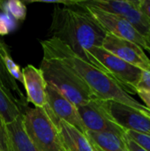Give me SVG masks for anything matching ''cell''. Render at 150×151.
<instances>
[{"label":"cell","instance_id":"cell-1","mask_svg":"<svg viewBox=\"0 0 150 151\" xmlns=\"http://www.w3.org/2000/svg\"><path fill=\"white\" fill-rule=\"evenodd\" d=\"M50 33V37L59 40L76 56L109 74L90 53L94 47H102L108 33L84 8L77 4L65 7L55 5Z\"/></svg>","mask_w":150,"mask_h":151},{"label":"cell","instance_id":"cell-2","mask_svg":"<svg viewBox=\"0 0 150 151\" xmlns=\"http://www.w3.org/2000/svg\"><path fill=\"white\" fill-rule=\"evenodd\" d=\"M44 58H57L73 68L86 81L95 96L103 101H114L150 115L145 105L135 100L111 76L76 56L66 45L50 37L41 42Z\"/></svg>","mask_w":150,"mask_h":151},{"label":"cell","instance_id":"cell-3","mask_svg":"<svg viewBox=\"0 0 150 151\" xmlns=\"http://www.w3.org/2000/svg\"><path fill=\"white\" fill-rule=\"evenodd\" d=\"M39 69L46 83L54 87L76 107L96 98L81 76L63 61L43 57Z\"/></svg>","mask_w":150,"mask_h":151},{"label":"cell","instance_id":"cell-4","mask_svg":"<svg viewBox=\"0 0 150 151\" xmlns=\"http://www.w3.org/2000/svg\"><path fill=\"white\" fill-rule=\"evenodd\" d=\"M23 127L39 151H64L57 126L43 108L27 109L22 113Z\"/></svg>","mask_w":150,"mask_h":151},{"label":"cell","instance_id":"cell-5","mask_svg":"<svg viewBox=\"0 0 150 151\" xmlns=\"http://www.w3.org/2000/svg\"><path fill=\"white\" fill-rule=\"evenodd\" d=\"M75 4L84 8L108 34L134 42L143 50H146L150 52V45L149 42L135 29V27L132 24H130L124 18L117 14L107 12L98 8L84 4L80 0L76 1Z\"/></svg>","mask_w":150,"mask_h":151},{"label":"cell","instance_id":"cell-6","mask_svg":"<svg viewBox=\"0 0 150 151\" xmlns=\"http://www.w3.org/2000/svg\"><path fill=\"white\" fill-rule=\"evenodd\" d=\"M81 2L84 4L124 18L132 24L149 43L150 21L141 10V0H84Z\"/></svg>","mask_w":150,"mask_h":151},{"label":"cell","instance_id":"cell-7","mask_svg":"<svg viewBox=\"0 0 150 151\" xmlns=\"http://www.w3.org/2000/svg\"><path fill=\"white\" fill-rule=\"evenodd\" d=\"M90 53L128 94H136V86L142 73L141 69L120 59L103 47H94Z\"/></svg>","mask_w":150,"mask_h":151},{"label":"cell","instance_id":"cell-8","mask_svg":"<svg viewBox=\"0 0 150 151\" xmlns=\"http://www.w3.org/2000/svg\"><path fill=\"white\" fill-rule=\"evenodd\" d=\"M79 115L87 131L111 132L125 135L126 130L119 127L109 114L104 101L95 98L77 107Z\"/></svg>","mask_w":150,"mask_h":151},{"label":"cell","instance_id":"cell-9","mask_svg":"<svg viewBox=\"0 0 150 151\" xmlns=\"http://www.w3.org/2000/svg\"><path fill=\"white\" fill-rule=\"evenodd\" d=\"M46 94L47 106L44 109L50 118L63 120L85 134L87 129L81 121L77 107L50 84L46 86Z\"/></svg>","mask_w":150,"mask_h":151},{"label":"cell","instance_id":"cell-10","mask_svg":"<svg viewBox=\"0 0 150 151\" xmlns=\"http://www.w3.org/2000/svg\"><path fill=\"white\" fill-rule=\"evenodd\" d=\"M113 120L126 131H134L150 135V115L114 101H104Z\"/></svg>","mask_w":150,"mask_h":151},{"label":"cell","instance_id":"cell-11","mask_svg":"<svg viewBox=\"0 0 150 151\" xmlns=\"http://www.w3.org/2000/svg\"><path fill=\"white\" fill-rule=\"evenodd\" d=\"M102 47L120 59L139 67L142 71L150 70V59L144 50L134 42L107 34Z\"/></svg>","mask_w":150,"mask_h":151},{"label":"cell","instance_id":"cell-12","mask_svg":"<svg viewBox=\"0 0 150 151\" xmlns=\"http://www.w3.org/2000/svg\"><path fill=\"white\" fill-rule=\"evenodd\" d=\"M22 73L27 103L33 104L35 108L44 109L47 106V83L41 70L32 65H27L22 69Z\"/></svg>","mask_w":150,"mask_h":151},{"label":"cell","instance_id":"cell-13","mask_svg":"<svg viewBox=\"0 0 150 151\" xmlns=\"http://www.w3.org/2000/svg\"><path fill=\"white\" fill-rule=\"evenodd\" d=\"M58 129L59 137L64 151H94L87 136L68 123L50 118Z\"/></svg>","mask_w":150,"mask_h":151},{"label":"cell","instance_id":"cell-14","mask_svg":"<svg viewBox=\"0 0 150 151\" xmlns=\"http://www.w3.org/2000/svg\"><path fill=\"white\" fill-rule=\"evenodd\" d=\"M85 135L91 144L102 151H129L125 142V135L111 132L92 131H86Z\"/></svg>","mask_w":150,"mask_h":151},{"label":"cell","instance_id":"cell-15","mask_svg":"<svg viewBox=\"0 0 150 151\" xmlns=\"http://www.w3.org/2000/svg\"><path fill=\"white\" fill-rule=\"evenodd\" d=\"M0 86L9 98L14 102L19 107H27V101L26 96L15 81L6 71L0 58Z\"/></svg>","mask_w":150,"mask_h":151},{"label":"cell","instance_id":"cell-16","mask_svg":"<svg viewBox=\"0 0 150 151\" xmlns=\"http://www.w3.org/2000/svg\"><path fill=\"white\" fill-rule=\"evenodd\" d=\"M17 151H39L30 142L25 133L22 121V114L19 116L13 122L7 124Z\"/></svg>","mask_w":150,"mask_h":151},{"label":"cell","instance_id":"cell-17","mask_svg":"<svg viewBox=\"0 0 150 151\" xmlns=\"http://www.w3.org/2000/svg\"><path fill=\"white\" fill-rule=\"evenodd\" d=\"M0 58L8 73L17 81L23 84V73L20 67L13 61L6 43L0 38Z\"/></svg>","mask_w":150,"mask_h":151},{"label":"cell","instance_id":"cell-18","mask_svg":"<svg viewBox=\"0 0 150 151\" xmlns=\"http://www.w3.org/2000/svg\"><path fill=\"white\" fill-rule=\"evenodd\" d=\"M0 114L7 124L13 122L22 114L21 109L12 102L0 86Z\"/></svg>","mask_w":150,"mask_h":151},{"label":"cell","instance_id":"cell-19","mask_svg":"<svg viewBox=\"0 0 150 151\" xmlns=\"http://www.w3.org/2000/svg\"><path fill=\"white\" fill-rule=\"evenodd\" d=\"M3 12L11 16L16 21H24L27 17V6L25 2L19 0L4 1Z\"/></svg>","mask_w":150,"mask_h":151},{"label":"cell","instance_id":"cell-20","mask_svg":"<svg viewBox=\"0 0 150 151\" xmlns=\"http://www.w3.org/2000/svg\"><path fill=\"white\" fill-rule=\"evenodd\" d=\"M0 151H17L7 123L0 114Z\"/></svg>","mask_w":150,"mask_h":151},{"label":"cell","instance_id":"cell-21","mask_svg":"<svg viewBox=\"0 0 150 151\" xmlns=\"http://www.w3.org/2000/svg\"><path fill=\"white\" fill-rule=\"evenodd\" d=\"M17 27V21L9 14L0 12V35H7Z\"/></svg>","mask_w":150,"mask_h":151},{"label":"cell","instance_id":"cell-22","mask_svg":"<svg viewBox=\"0 0 150 151\" xmlns=\"http://www.w3.org/2000/svg\"><path fill=\"white\" fill-rule=\"evenodd\" d=\"M126 134L143 150L150 151V135L130 130L126 131Z\"/></svg>","mask_w":150,"mask_h":151},{"label":"cell","instance_id":"cell-23","mask_svg":"<svg viewBox=\"0 0 150 151\" xmlns=\"http://www.w3.org/2000/svg\"><path fill=\"white\" fill-rule=\"evenodd\" d=\"M137 89L150 90V70L142 71L141 79L136 86V90Z\"/></svg>","mask_w":150,"mask_h":151},{"label":"cell","instance_id":"cell-24","mask_svg":"<svg viewBox=\"0 0 150 151\" xmlns=\"http://www.w3.org/2000/svg\"><path fill=\"white\" fill-rule=\"evenodd\" d=\"M136 94L141 97V99L144 102L145 107L150 111V90L146 89H137Z\"/></svg>","mask_w":150,"mask_h":151},{"label":"cell","instance_id":"cell-25","mask_svg":"<svg viewBox=\"0 0 150 151\" xmlns=\"http://www.w3.org/2000/svg\"><path fill=\"white\" fill-rule=\"evenodd\" d=\"M125 142L126 143L127 149H128L129 151H146L145 150H143L141 147H140L138 144H136L128 136H126V134H125Z\"/></svg>","mask_w":150,"mask_h":151},{"label":"cell","instance_id":"cell-26","mask_svg":"<svg viewBox=\"0 0 150 151\" xmlns=\"http://www.w3.org/2000/svg\"><path fill=\"white\" fill-rule=\"evenodd\" d=\"M140 7L141 12L150 21V0H141Z\"/></svg>","mask_w":150,"mask_h":151},{"label":"cell","instance_id":"cell-27","mask_svg":"<svg viewBox=\"0 0 150 151\" xmlns=\"http://www.w3.org/2000/svg\"><path fill=\"white\" fill-rule=\"evenodd\" d=\"M92 145V147H93V149H94V151H102L99 148H97L96 146H95V145H93V144H91Z\"/></svg>","mask_w":150,"mask_h":151},{"label":"cell","instance_id":"cell-28","mask_svg":"<svg viewBox=\"0 0 150 151\" xmlns=\"http://www.w3.org/2000/svg\"><path fill=\"white\" fill-rule=\"evenodd\" d=\"M3 4H4V1L0 0V12H3Z\"/></svg>","mask_w":150,"mask_h":151},{"label":"cell","instance_id":"cell-29","mask_svg":"<svg viewBox=\"0 0 150 151\" xmlns=\"http://www.w3.org/2000/svg\"><path fill=\"white\" fill-rule=\"evenodd\" d=\"M149 43H150V32H149Z\"/></svg>","mask_w":150,"mask_h":151}]
</instances>
